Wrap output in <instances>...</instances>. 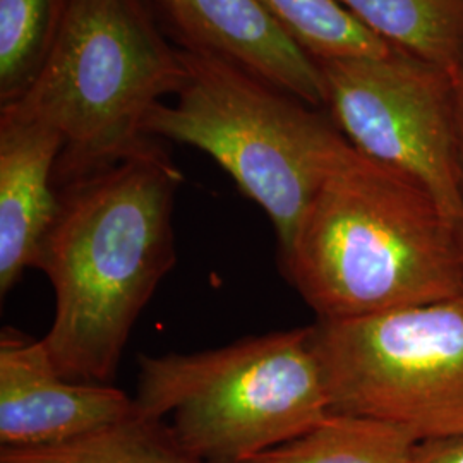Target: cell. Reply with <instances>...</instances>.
<instances>
[{
	"label": "cell",
	"mask_w": 463,
	"mask_h": 463,
	"mask_svg": "<svg viewBox=\"0 0 463 463\" xmlns=\"http://www.w3.org/2000/svg\"><path fill=\"white\" fill-rule=\"evenodd\" d=\"M183 172L155 137L97 174L59 187L38 261L55 292L42 338L71 381L116 376L134 323L175 265L174 206Z\"/></svg>",
	"instance_id": "obj_1"
},
{
	"label": "cell",
	"mask_w": 463,
	"mask_h": 463,
	"mask_svg": "<svg viewBox=\"0 0 463 463\" xmlns=\"http://www.w3.org/2000/svg\"><path fill=\"white\" fill-rule=\"evenodd\" d=\"M283 273L317 319L463 296V235L414 179L350 143L290 246Z\"/></svg>",
	"instance_id": "obj_2"
},
{
	"label": "cell",
	"mask_w": 463,
	"mask_h": 463,
	"mask_svg": "<svg viewBox=\"0 0 463 463\" xmlns=\"http://www.w3.org/2000/svg\"><path fill=\"white\" fill-rule=\"evenodd\" d=\"M189 71L146 0H72L49 59L11 107L64 137L55 187L114 165L143 146L151 110L177 97Z\"/></svg>",
	"instance_id": "obj_3"
},
{
	"label": "cell",
	"mask_w": 463,
	"mask_h": 463,
	"mask_svg": "<svg viewBox=\"0 0 463 463\" xmlns=\"http://www.w3.org/2000/svg\"><path fill=\"white\" fill-rule=\"evenodd\" d=\"M137 414L164 420L203 463H244L298 439L330 412L309 328L196 354L141 355Z\"/></svg>",
	"instance_id": "obj_4"
},
{
	"label": "cell",
	"mask_w": 463,
	"mask_h": 463,
	"mask_svg": "<svg viewBox=\"0 0 463 463\" xmlns=\"http://www.w3.org/2000/svg\"><path fill=\"white\" fill-rule=\"evenodd\" d=\"M183 55L187 84L175 103L151 110L145 131L210 155L271 220L283 252L347 139L326 112L248 69Z\"/></svg>",
	"instance_id": "obj_5"
},
{
	"label": "cell",
	"mask_w": 463,
	"mask_h": 463,
	"mask_svg": "<svg viewBox=\"0 0 463 463\" xmlns=\"http://www.w3.org/2000/svg\"><path fill=\"white\" fill-rule=\"evenodd\" d=\"M331 414L463 434V296L309 326Z\"/></svg>",
	"instance_id": "obj_6"
},
{
	"label": "cell",
	"mask_w": 463,
	"mask_h": 463,
	"mask_svg": "<svg viewBox=\"0 0 463 463\" xmlns=\"http://www.w3.org/2000/svg\"><path fill=\"white\" fill-rule=\"evenodd\" d=\"M317 66L335 128L359 153L420 184L463 235L449 72L402 50Z\"/></svg>",
	"instance_id": "obj_7"
},
{
	"label": "cell",
	"mask_w": 463,
	"mask_h": 463,
	"mask_svg": "<svg viewBox=\"0 0 463 463\" xmlns=\"http://www.w3.org/2000/svg\"><path fill=\"white\" fill-rule=\"evenodd\" d=\"M136 414L122 390L64 378L42 338L0 333V448L57 447Z\"/></svg>",
	"instance_id": "obj_8"
},
{
	"label": "cell",
	"mask_w": 463,
	"mask_h": 463,
	"mask_svg": "<svg viewBox=\"0 0 463 463\" xmlns=\"http://www.w3.org/2000/svg\"><path fill=\"white\" fill-rule=\"evenodd\" d=\"M179 49L244 67L325 110L319 66L298 49L256 0H151Z\"/></svg>",
	"instance_id": "obj_9"
},
{
	"label": "cell",
	"mask_w": 463,
	"mask_h": 463,
	"mask_svg": "<svg viewBox=\"0 0 463 463\" xmlns=\"http://www.w3.org/2000/svg\"><path fill=\"white\" fill-rule=\"evenodd\" d=\"M64 137L38 117L0 107V292L5 296L28 268L59 212L53 183Z\"/></svg>",
	"instance_id": "obj_10"
},
{
	"label": "cell",
	"mask_w": 463,
	"mask_h": 463,
	"mask_svg": "<svg viewBox=\"0 0 463 463\" xmlns=\"http://www.w3.org/2000/svg\"><path fill=\"white\" fill-rule=\"evenodd\" d=\"M383 40L451 72L463 57V0H338Z\"/></svg>",
	"instance_id": "obj_11"
},
{
	"label": "cell",
	"mask_w": 463,
	"mask_h": 463,
	"mask_svg": "<svg viewBox=\"0 0 463 463\" xmlns=\"http://www.w3.org/2000/svg\"><path fill=\"white\" fill-rule=\"evenodd\" d=\"M419 439L398 426L330 414L298 439L244 463H412Z\"/></svg>",
	"instance_id": "obj_12"
},
{
	"label": "cell",
	"mask_w": 463,
	"mask_h": 463,
	"mask_svg": "<svg viewBox=\"0 0 463 463\" xmlns=\"http://www.w3.org/2000/svg\"><path fill=\"white\" fill-rule=\"evenodd\" d=\"M283 33L316 64L381 59L395 47L338 0H256Z\"/></svg>",
	"instance_id": "obj_13"
},
{
	"label": "cell",
	"mask_w": 463,
	"mask_h": 463,
	"mask_svg": "<svg viewBox=\"0 0 463 463\" xmlns=\"http://www.w3.org/2000/svg\"><path fill=\"white\" fill-rule=\"evenodd\" d=\"M0 463H203L187 453L164 420L136 414L62 445L0 449Z\"/></svg>",
	"instance_id": "obj_14"
},
{
	"label": "cell",
	"mask_w": 463,
	"mask_h": 463,
	"mask_svg": "<svg viewBox=\"0 0 463 463\" xmlns=\"http://www.w3.org/2000/svg\"><path fill=\"white\" fill-rule=\"evenodd\" d=\"M72 0H0V107L36 81Z\"/></svg>",
	"instance_id": "obj_15"
},
{
	"label": "cell",
	"mask_w": 463,
	"mask_h": 463,
	"mask_svg": "<svg viewBox=\"0 0 463 463\" xmlns=\"http://www.w3.org/2000/svg\"><path fill=\"white\" fill-rule=\"evenodd\" d=\"M412 463H463V434L419 441Z\"/></svg>",
	"instance_id": "obj_16"
},
{
	"label": "cell",
	"mask_w": 463,
	"mask_h": 463,
	"mask_svg": "<svg viewBox=\"0 0 463 463\" xmlns=\"http://www.w3.org/2000/svg\"><path fill=\"white\" fill-rule=\"evenodd\" d=\"M453 84V120H455V146H457V164L458 177L463 193V57L457 67L449 72Z\"/></svg>",
	"instance_id": "obj_17"
}]
</instances>
